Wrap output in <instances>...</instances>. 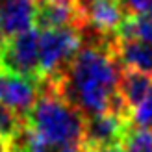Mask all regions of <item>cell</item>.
Segmentation results:
<instances>
[{"instance_id":"obj_1","label":"cell","mask_w":152,"mask_h":152,"mask_svg":"<svg viewBox=\"0 0 152 152\" xmlns=\"http://www.w3.org/2000/svg\"><path fill=\"white\" fill-rule=\"evenodd\" d=\"M113 41L115 37L82 43L67 69L58 78L48 80L65 100L82 111L83 117L110 111L123 119H130V110L119 95L123 67L113 52Z\"/></svg>"},{"instance_id":"obj_2","label":"cell","mask_w":152,"mask_h":152,"mask_svg":"<svg viewBox=\"0 0 152 152\" xmlns=\"http://www.w3.org/2000/svg\"><path fill=\"white\" fill-rule=\"evenodd\" d=\"M39 96L26 115L24 124L52 147L82 145L86 117L65 100L52 82H39Z\"/></svg>"},{"instance_id":"obj_3","label":"cell","mask_w":152,"mask_h":152,"mask_svg":"<svg viewBox=\"0 0 152 152\" xmlns=\"http://www.w3.org/2000/svg\"><path fill=\"white\" fill-rule=\"evenodd\" d=\"M82 47L78 28L43 30L39 35V76L41 80H54L72 61ZM39 80V82H41Z\"/></svg>"},{"instance_id":"obj_4","label":"cell","mask_w":152,"mask_h":152,"mask_svg":"<svg viewBox=\"0 0 152 152\" xmlns=\"http://www.w3.org/2000/svg\"><path fill=\"white\" fill-rule=\"evenodd\" d=\"M39 35L37 28L4 37L0 47V72L6 76L41 80L39 76Z\"/></svg>"},{"instance_id":"obj_5","label":"cell","mask_w":152,"mask_h":152,"mask_svg":"<svg viewBox=\"0 0 152 152\" xmlns=\"http://www.w3.org/2000/svg\"><path fill=\"white\" fill-rule=\"evenodd\" d=\"M128 126H130L128 119H123L110 111L86 117L83 139H82L83 150L100 148V147H119Z\"/></svg>"},{"instance_id":"obj_6","label":"cell","mask_w":152,"mask_h":152,"mask_svg":"<svg viewBox=\"0 0 152 152\" xmlns=\"http://www.w3.org/2000/svg\"><path fill=\"white\" fill-rule=\"evenodd\" d=\"M39 80L22 78V76H6L2 104L24 119V115L32 110V106L39 96Z\"/></svg>"},{"instance_id":"obj_7","label":"cell","mask_w":152,"mask_h":152,"mask_svg":"<svg viewBox=\"0 0 152 152\" xmlns=\"http://www.w3.org/2000/svg\"><path fill=\"white\" fill-rule=\"evenodd\" d=\"M37 0H4L0 4V28L6 37L22 34L35 24Z\"/></svg>"},{"instance_id":"obj_8","label":"cell","mask_w":152,"mask_h":152,"mask_svg":"<svg viewBox=\"0 0 152 152\" xmlns=\"http://www.w3.org/2000/svg\"><path fill=\"white\" fill-rule=\"evenodd\" d=\"M113 52L117 61L126 71H137L152 74V45L134 39H117L113 41Z\"/></svg>"},{"instance_id":"obj_9","label":"cell","mask_w":152,"mask_h":152,"mask_svg":"<svg viewBox=\"0 0 152 152\" xmlns=\"http://www.w3.org/2000/svg\"><path fill=\"white\" fill-rule=\"evenodd\" d=\"M37 30L56 28H80V13L76 6H59L48 2H37L35 11Z\"/></svg>"},{"instance_id":"obj_10","label":"cell","mask_w":152,"mask_h":152,"mask_svg":"<svg viewBox=\"0 0 152 152\" xmlns=\"http://www.w3.org/2000/svg\"><path fill=\"white\" fill-rule=\"evenodd\" d=\"M150 87H152V74L123 69V74L119 80V95L130 111L145 98Z\"/></svg>"},{"instance_id":"obj_11","label":"cell","mask_w":152,"mask_h":152,"mask_svg":"<svg viewBox=\"0 0 152 152\" xmlns=\"http://www.w3.org/2000/svg\"><path fill=\"white\" fill-rule=\"evenodd\" d=\"M117 39H134V41H143L152 45V19L148 15H130L128 13L123 24L119 26Z\"/></svg>"},{"instance_id":"obj_12","label":"cell","mask_w":152,"mask_h":152,"mask_svg":"<svg viewBox=\"0 0 152 152\" xmlns=\"http://www.w3.org/2000/svg\"><path fill=\"white\" fill-rule=\"evenodd\" d=\"M119 147L121 152H152V130L141 126H128Z\"/></svg>"},{"instance_id":"obj_13","label":"cell","mask_w":152,"mask_h":152,"mask_svg":"<svg viewBox=\"0 0 152 152\" xmlns=\"http://www.w3.org/2000/svg\"><path fill=\"white\" fill-rule=\"evenodd\" d=\"M22 128H24V119L10 108H6L4 104H0V141L11 143Z\"/></svg>"},{"instance_id":"obj_14","label":"cell","mask_w":152,"mask_h":152,"mask_svg":"<svg viewBox=\"0 0 152 152\" xmlns=\"http://www.w3.org/2000/svg\"><path fill=\"white\" fill-rule=\"evenodd\" d=\"M130 123H134V126H141V128L152 126V87L148 89L145 98L130 111Z\"/></svg>"},{"instance_id":"obj_15","label":"cell","mask_w":152,"mask_h":152,"mask_svg":"<svg viewBox=\"0 0 152 152\" xmlns=\"http://www.w3.org/2000/svg\"><path fill=\"white\" fill-rule=\"evenodd\" d=\"M150 2L152 0H121L126 13H130V15H141L143 11H147Z\"/></svg>"},{"instance_id":"obj_16","label":"cell","mask_w":152,"mask_h":152,"mask_svg":"<svg viewBox=\"0 0 152 152\" xmlns=\"http://www.w3.org/2000/svg\"><path fill=\"white\" fill-rule=\"evenodd\" d=\"M83 152H121V147H100V148H86Z\"/></svg>"},{"instance_id":"obj_17","label":"cell","mask_w":152,"mask_h":152,"mask_svg":"<svg viewBox=\"0 0 152 152\" xmlns=\"http://www.w3.org/2000/svg\"><path fill=\"white\" fill-rule=\"evenodd\" d=\"M39 2H48V4H59V6H76L78 0H39Z\"/></svg>"},{"instance_id":"obj_18","label":"cell","mask_w":152,"mask_h":152,"mask_svg":"<svg viewBox=\"0 0 152 152\" xmlns=\"http://www.w3.org/2000/svg\"><path fill=\"white\" fill-rule=\"evenodd\" d=\"M4 83H6V74L0 72V100H2V93H4Z\"/></svg>"},{"instance_id":"obj_19","label":"cell","mask_w":152,"mask_h":152,"mask_svg":"<svg viewBox=\"0 0 152 152\" xmlns=\"http://www.w3.org/2000/svg\"><path fill=\"white\" fill-rule=\"evenodd\" d=\"M0 152H10V143L0 141Z\"/></svg>"},{"instance_id":"obj_20","label":"cell","mask_w":152,"mask_h":152,"mask_svg":"<svg viewBox=\"0 0 152 152\" xmlns=\"http://www.w3.org/2000/svg\"><path fill=\"white\" fill-rule=\"evenodd\" d=\"M2 43H4V32H2V28H0V47H2Z\"/></svg>"},{"instance_id":"obj_21","label":"cell","mask_w":152,"mask_h":152,"mask_svg":"<svg viewBox=\"0 0 152 152\" xmlns=\"http://www.w3.org/2000/svg\"><path fill=\"white\" fill-rule=\"evenodd\" d=\"M2 2H4V0H0V4H2Z\"/></svg>"},{"instance_id":"obj_22","label":"cell","mask_w":152,"mask_h":152,"mask_svg":"<svg viewBox=\"0 0 152 152\" xmlns=\"http://www.w3.org/2000/svg\"><path fill=\"white\" fill-rule=\"evenodd\" d=\"M37 2H39V0H37Z\"/></svg>"}]
</instances>
